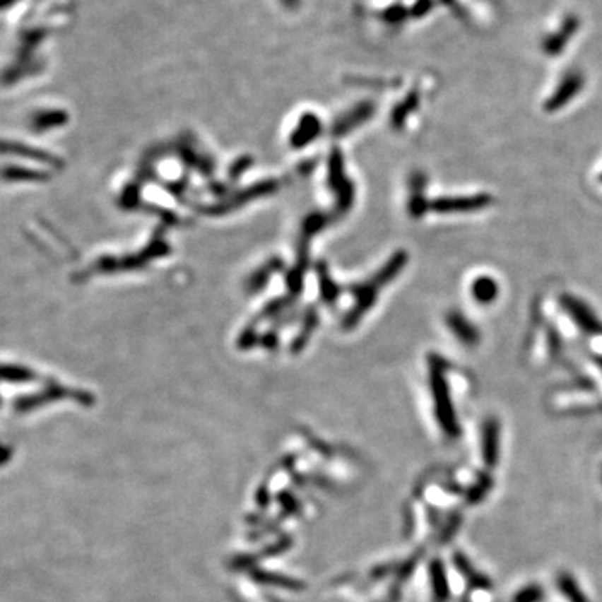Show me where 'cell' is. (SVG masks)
<instances>
[{
  "instance_id": "1",
  "label": "cell",
  "mask_w": 602,
  "mask_h": 602,
  "mask_svg": "<svg viewBox=\"0 0 602 602\" xmlns=\"http://www.w3.org/2000/svg\"><path fill=\"white\" fill-rule=\"evenodd\" d=\"M559 301L560 305H562L564 312L572 318V321L576 323L582 331L589 333V335H601L602 321L584 301L572 295H562Z\"/></svg>"
},
{
  "instance_id": "2",
  "label": "cell",
  "mask_w": 602,
  "mask_h": 602,
  "mask_svg": "<svg viewBox=\"0 0 602 602\" xmlns=\"http://www.w3.org/2000/svg\"><path fill=\"white\" fill-rule=\"evenodd\" d=\"M433 394H435L437 400V412H439V418L442 425L445 427V430L455 435L459 432L457 422H455L454 410H452L449 391H447V385L444 377L440 372H433Z\"/></svg>"
},
{
  "instance_id": "3",
  "label": "cell",
  "mask_w": 602,
  "mask_h": 602,
  "mask_svg": "<svg viewBox=\"0 0 602 602\" xmlns=\"http://www.w3.org/2000/svg\"><path fill=\"white\" fill-rule=\"evenodd\" d=\"M492 204V196L489 194H473V196H460V198H447L439 199L433 203V209L439 213H465L477 211Z\"/></svg>"
},
{
  "instance_id": "4",
  "label": "cell",
  "mask_w": 602,
  "mask_h": 602,
  "mask_svg": "<svg viewBox=\"0 0 602 602\" xmlns=\"http://www.w3.org/2000/svg\"><path fill=\"white\" fill-rule=\"evenodd\" d=\"M483 457L489 465L497 464L499 457V422L487 420L483 425Z\"/></svg>"
},
{
  "instance_id": "5",
  "label": "cell",
  "mask_w": 602,
  "mask_h": 602,
  "mask_svg": "<svg viewBox=\"0 0 602 602\" xmlns=\"http://www.w3.org/2000/svg\"><path fill=\"white\" fill-rule=\"evenodd\" d=\"M472 295L482 305L494 303L499 296V283L490 276H478L472 285Z\"/></svg>"
},
{
  "instance_id": "6",
  "label": "cell",
  "mask_w": 602,
  "mask_h": 602,
  "mask_svg": "<svg viewBox=\"0 0 602 602\" xmlns=\"http://www.w3.org/2000/svg\"><path fill=\"white\" fill-rule=\"evenodd\" d=\"M449 325H450L452 330H454L455 335H457L459 338L464 341V343L476 345L477 341H478V338H480V336H478L477 328L473 326L471 321L465 320L462 314H459V313L450 314V317H449Z\"/></svg>"
},
{
  "instance_id": "7",
  "label": "cell",
  "mask_w": 602,
  "mask_h": 602,
  "mask_svg": "<svg viewBox=\"0 0 602 602\" xmlns=\"http://www.w3.org/2000/svg\"><path fill=\"white\" fill-rule=\"evenodd\" d=\"M577 89H579V81L577 79L576 81L571 79V81L565 82L562 88H560L557 93L552 95V99L545 104V111H549V112L557 111V109L562 107L564 104L567 102V100L577 93Z\"/></svg>"
},
{
  "instance_id": "8",
  "label": "cell",
  "mask_w": 602,
  "mask_h": 602,
  "mask_svg": "<svg viewBox=\"0 0 602 602\" xmlns=\"http://www.w3.org/2000/svg\"><path fill=\"white\" fill-rule=\"evenodd\" d=\"M559 587H560V591H562L564 594L567 596L569 599H571V602H586L584 596L581 594V592H579L577 584L574 582L572 579L567 576V574H564V576L559 577Z\"/></svg>"
},
{
  "instance_id": "9",
  "label": "cell",
  "mask_w": 602,
  "mask_h": 602,
  "mask_svg": "<svg viewBox=\"0 0 602 602\" xmlns=\"http://www.w3.org/2000/svg\"><path fill=\"white\" fill-rule=\"evenodd\" d=\"M433 586H435L437 599L444 602L447 597V582L444 569H440L439 565H433Z\"/></svg>"
},
{
  "instance_id": "10",
  "label": "cell",
  "mask_w": 602,
  "mask_h": 602,
  "mask_svg": "<svg viewBox=\"0 0 602 602\" xmlns=\"http://www.w3.org/2000/svg\"><path fill=\"white\" fill-rule=\"evenodd\" d=\"M542 599L541 587H527L515 596V602H539Z\"/></svg>"
},
{
  "instance_id": "11",
  "label": "cell",
  "mask_w": 602,
  "mask_h": 602,
  "mask_svg": "<svg viewBox=\"0 0 602 602\" xmlns=\"http://www.w3.org/2000/svg\"><path fill=\"white\" fill-rule=\"evenodd\" d=\"M601 181H602V176H601Z\"/></svg>"
}]
</instances>
